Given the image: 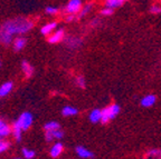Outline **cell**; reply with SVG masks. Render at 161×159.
Here are the masks:
<instances>
[{
    "instance_id": "6da1fadb",
    "label": "cell",
    "mask_w": 161,
    "mask_h": 159,
    "mask_svg": "<svg viewBox=\"0 0 161 159\" xmlns=\"http://www.w3.org/2000/svg\"><path fill=\"white\" fill-rule=\"evenodd\" d=\"M34 27V23L27 18L19 17L7 20L0 26V44L8 46L15 35H24Z\"/></svg>"
},
{
    "instance_id": "7a4b0ae2",
    "label": "cell",
    "mask_w": 161,
    "mask_h": 159,
    "mask_svg": "<svg viewBox=\"0 0 161 159\" xmlns=\"http://www.w3.org/2000/svg\"><path fill=\"white\" fill-rule=\"evenodd\" d=\"M121 111V108L119 105L116 104H112L110 105L108 107L104 108L102 110V118H101V124L106 125L110 120L114 119V118L120 114Z\"/></svg>"
},
{
    "instance_id": "3957f363",
    "label": "cell",
    "mask_w": 161,
    "mask_h": 159,
    "mask_svg": "<svg viewBox=\"0 0 161 159\" xmlns=\"http://www.w3.org/2000/svg\"><path fill=\"white\" fill-rule=\"evenodd\" d=\"M18 122L21 126L23 130L29 129V127L33 125V115L28 111H25L20 115V117L18 118Z\"/></svg>"
},
{
    "instance_id": "277c9868",
    "label": "cell",
    "mask_w": 161,
    "mask_h": 159,
    "mask_svg": "<svg viewBox=\"0 0 161 159\" xmlns=\"http://www.w3.org/2000/svg\"><path fill=\"white\" fill-rule=\"evenodd\" d=\"M82 8V0H69L65 7V11L69 15H75L80 13Z\"/></svg>"
},
{
    "instance_id": "5b68a950",
    "label": "cell",
    "mask_w": 161,
    "mask_h": 159,
    "mask_svg": "<svg viewBox=\"0 0 161 159\" xmlns=\"http://www.w3.org/2000/svg\"><path fill=\"white\" fill-rule=\"evenodd\" d=\"M75 151L78 157H80V158H83V159H91L94 157L93 152L91 151V150L86 149L85 147H83V146H77L75 148Z\"/></svg>"
},
{
    "instance_id": "8992f818",
    "label": "cell",
    "mask_w": 161,
    "mask_h": 159,
    "mask_svg": "<svg viewBox=\"0 0 161 159\" xmlns=\"http://www.w3.org/2000/svg\"><path fill=\"white\" fill-rule=\"evenodd\" d=\"M156 101H157V97L154 96V95L150 94V95H146V96L141 99L140 104L142 107L149 108V107H152V106L156 104Z\"/></svg>"
},
{
    "instance_id": "52a82bcc",
    "label": "cell",
    "mask_w": 161,
    "mask_h": 159,
    "mask_svg": "<svg viewBox=\"0 0 161 159\" xmlns=\"http://www.w3.org/2000/svg\"><path fill=\"white\" fill-rule=\"evenodd\" d=\"M64 35H65L64 30L58 29L56 30L53 35H50V37L48 38V41H49V44H58V42H60L64 39Z\"/></svg>"
},
{
    "instance_id": "ba28073f",
    "label": "cell",
    "mask_w": 161,
    "mask_h": 159,
    "mask_svg": "<svg viewBox=\"0 0 161 159\" xmlns=\"http://www.w3.org/2000/svg\"><path fill=\"white\" fill-rule=\"evenodd\" d=\"M63 149H64L63 144H62L60 141H58V142H56L55 145H53V147L50 148L49 154L53 158H57V157H59L60 154L63 152Z\"/></svg>"
},
{
    "instance_id": "9c48e42d",
    "label": "cell",
    "mask_w": 161,
    "mask_h": 159,
    "mask_svg": "<svg viewBox=\"0 0 161 159\" xmlns=\"http://www.w3.org/2000/svg\"><path fill=\"white\" fill-rule=\"evenodd\" d=\"M101 118H102V110L97 109V108L93 109L90 112V115H88V119H90L91 122H93V124L101 122Z\"/></svg>"
},
{
    "instance_id": "30bf717a",
    "label": "cell",
    "mask_w": 161,
    "mask_h": 159,
    "mask_svg": "<svg viewBox=\"0 0 161 159\" xmlns=\"http://www.w3.org/2000/svg\"><path fill=\"white\" fill-rule=\"evenodd\" d=\"M65 42L69 48L75 49V48H78L82 45V39L78 37H68L65 39Z\"/></svg>"
},
{
    "instance_id": "8fae6325",
    "label": "cell",
    "mask_w": 161,
    "mask_h": 159,
    "mask_svg": "<svg viewBox=\"0 0 161 159\" xmlns=\"http://www.w3.org/2000/svg\"><path fill=\"white\" fill-rule=\"evenodd\" d=\"M14 84L11 81H7L0 86V96L1 97H6L7 95H9L13 90Z\"/></svg>"
},
{
    "instance_id": "7c38bea8",
    "label": "cell",
    "mask_w": 161,
    "mask_h": 159,
    "mask_svg": "<svg viewBox=\"0 0 161 159\" xmlns=\"http://www.w3.org/2000/svg\"><path fill=\"white\" fill-rule=\"evenodd\" d=\"M13 129L8 126V124L3 119H0V137H8Z\"/></svg>"
},
{
    "instance_id": "4fadbf2b",
    "label": "cell",
    "mask_w": 161,
    "mask_h": 159,
    "mask_svg": "<svg viewBox=\"0 0 161 159\" xmlns=\"http://www.w3.org/2000/svg\"><path fill=\"white\" fill-rule=\"evenodd\" d=\"M14 50L15 51H20V50H23L25 48L26 44H27V39L23 37H18L16 39H14Z\"/></svg>"
},
{
    "instance_id": "5bb4252c",
    "label": "cell",
    "mask_w": 161,
    "mask_h": 159,
    "mask_svg": "<svg viewBox=\"0 0 161 159\" xmlns=\"http://www.w3.org/2000/svg\"><path fill=\"white\" fill-rule=\"evenodd\" d=\"M21 132H23V128H21V126H20L17 120V121H15L13 124V134H14V137H15V139L17 140L18 142L21 140Z\"/></svg>"
},
{
    "instance_id": "9a60e30c",
    "label": "cell",
    "mask_w": 161,
    "mask_h": 159,
    "mask_svg": "<svg viewBox=\"0 0 161 159\" xmlns=\"http://www.w3.org/2000/svg\"><path fill=\"white\" fill-rule=\"evenodd\" d=\"M78 114L77 108L72 107V106H65V107L62 109V115L64 117H73V116H76Z\"/></svg>"
},
{
    "instance_id": "2e32d148",
    "label": "cell",
    "mask_w": 161,
    "mask_h": 159,
    "mask_svg": "<svg viewBox=\"0 0 161 159\" xmlns=\"http://www.w3.org/2000/svg\"><path fill=\"white\" fill-rule=\"evenodd\" d=\"M21 69H23L24 74H25V76L27 78H29V77H31V76H33V74H34L33 66L30 65L28 61H26V60H24L23 64H21Z\"/></svg>"
},
{
    "instance_id": "e0dca14e",
    "label": "cell",
    "mask_w": 161,
    "mask_h": 159,
    "mask_svg": "<svg viewBox=\"0 0 161 159\" xmlns=\"http://www.w3.org/2000/svg\"><path fill=\"white\" fill-rule=\"evenodd\" d=\"M57 27V23H47V25L43 26V28H42V33H43L44 36L46 35H49L50 33H53V30H55V28Z\"/></svg>"
},
{
    "instance_id": "ac0fdd59",
    "label": "cell",
    "mask_w": 161,
    "mask_h": 159,
    "mask_svg": "<svg viewBox=\"0 0 161 159\" xmlns=\"http://www.w3.org/2000/svg\"><path fill=\"white\" fill-rule=\"evenodd\" d=\"M125 1H128V0H105V6L115 9V8L121 7Z\"/></svg>"
},
{
    "instance_id": "d6986e66",
    "label": "cell",
    "mask_w": 161,
    "mask_h": 159,
    "mask_svg": "<svg viewBox=\"0 0 161 159\" xmlns=\"http://www.w3.org/2000/svg\"><path fill=\"white\" fill-rule=\"evenodd\" d=\"M44 129L45 131H55L59 129V124L57 121H48L44 125Z\"/></svg>"
},
{
    "instance_id": "ffe728a7",
    "label": "cell",
    "mask_w": 161,
    "mask_h": 159,
    "mask_svg": "<svg viewBox=\"0 0 161 159\" xmlns=\"http://www.w3.org/2000/svg\"><path fill=\"white\" fill-rule=\"evenodd\" d=\"M92 8H93V5H92V3H87V5H85L82 9H80V13H78V18L85 17V16L90 13L91 10H92Z\"/></svg>"
},
{
    "instance_id": "44dd1931",
    "label": "cell",
    "mask_w": 161,
    "mask_h": 159,
    "mask_svg": "<svg viewBox=\"0 0 161 159\" xmlns=\"http://www.w3.org/2000/svg\"><path fill=\"white\" fill-rule=\"evenodd\" d=\"M23 155L26 159H33L35 157L36 152L31 149H28V148H23Z\"/></svg>"
},
{
    "instance_id": "7402d4cb",
    "label": "cell",
    "mask_w": 161,
    "mask_h": 159,
    "mask_svg": "<svg viewBox=\"0 0 161 159\" xmlns=\"http://www.w3.org/2000/svg\"><path fill=\"white\" fill-rule=\"evenodd\" d=\"M75 81H76V85H77L80 88H82V89H84V88L86 87L85 78H84L83 76H77L76 79H75Z\"/></svg>"
},
{
    "instance_id": "603a6c76",
    "label": "cell",
    "mask_w": 161,
    "mask_h": 159,
    "mask_svg": "<svg viewBox=\"0 0 161 159\" xmlns=\"http://www.w3.org/2000/svg\"><path fill=\"white\" fill-rule=\"evenodd\" d=\"M148 156L154 157V158H161V149H151L148 151Z\"/></svg>"
},
{
    "instance_id": "cb8c5ba5",
    "label": "cell",
    "mask_w": 161,
    "mask_h": 159,
    "mask_svg": "<svg viewBox=\"0 0 161 159\" xmlns=\"http://www.w3.org/2000/svg\"><path fill=\"white\" fill-rule=\"evenodd\" d=\"M10 147L9 141H5V140H0V154L1 152H5L6 150Z\"/></svg>"
},
{
    "instance_id": "d4e9b609",
    "label": "cell",
    "mask_w": 161,
    "mask_h": 159,
    "mask_svg": "<svg viewBox=\"0 0 161 159\" xmlns=\"http://www.w3.org/2000/svg\"><path fill=\"white\" fill-rule=\"evenodd\" d=\"M113 11H114V9L113 8H110V7H105V8H103V9L101 10V15L102 16H111L112 13H113Z\"/></svg>"
},
{
    "instance_id": "484cf974",
    "label": "cell",
    "mask_w": 161,
    "mask_h": 159,
    "mask_svg": "<svg viewBox=\"0 0 161 159\" xmlns=\"http://www.w3.org/2000/svg\"><path fill=\"white\" fill-rule=\"evenodd\" d=\"M150 13H153V15H158V13H161V6L159 5H154L150 8Z\"/></svg>"
},
{
    "instance_id": "4316f807",
    "label": "cell",
    "mask_w": 161,
    "mask_h": 159,
    "mask_svg": "<svg viewBox=\"0 0 161 159\" xmlns=\"http://www.w3.org/2000/svg\"><path fill=\"white\" fill-rule=\"evenodd\" d=\"M45 11H46V13H48V15H55V13H58V9L56 7H46V9H45Z\"/></svg>"
},
{
    "instance_id": "83f0119b",
    "label": "cell",
    "mask_w": 161,
    "mask_h": 159,
    "mask_svg": "<svg viewBox=\"0 0 161 159\" xmlns=\"http://www.w3.org/2000/svg\"><path fill=\"white\" fill-rule=\"evenodd\" d=\"M53 132H54V137H55V139H57V140H60L64 137V131H63V130L57 129V130H55V131H53Z\"/></svg>"
},
{
    "instance_id": "f1b7e54d",
    "label": "cell",
    "mask_w": 161,
    "mask_h": 159,
    "mask_svg": "<svg viewBox=\"0 0 161 159\" xmlns=\"http://www.w3.org/2000/svg\"><path fill=\"white\" fill-rule=\"evenodd\" d=\"M45 139H46V141H47V142L53 141V140L55 139V137H54V132L53 131H46Z\"/></svg>"
},
{
    "instance_id": "f546056e",
    "label": "cell",
    "mask_w": 161,
    "mask_h": 159,
    "mask_svg": "<svg viewBox=\"0 0 161 159\" xmlns=\"http://www.w3.org/2000/svg\"><path fill=\"white\" fill-rule=\"evenodd\" d=\"M101 23V21H100V19H93L92 21H91V27L92 28H96L98 25Z\"/></svg>"
},
{
    "instance_id": "4dcf8cb0",
    "label": "cell",
    "mask_w": 161,
    "mask_h": 159,
    "mask_svg": "<svg viewBox=\"0 0 161 159\" xmlns=\"http://www.w3.org/2000/svg\"><path fill=\"white\" fill-rule=\"evenodd\" d=\"M73 19H74V16H73V15H69V16L67 17V19H66V20H67V21H72Z\"/></svg>"
},
{
    "instance_id": "1f68e13d",
    "label": "cell",
    "mask_w": 161,
    "mask_h": 159,
    "mask_svg": "<svg viewBox=\"0 0 161 159\" xmlns=\"http://www.w3.org/2000/svg\"><path fill=\"white\" fill-rule=\"evenodd\" d=\"M147 159H158V158H154V157H150V156H149Z\"/></svg>"
},
{
    "instance_id": "d6a6232c",
    "label": "cell",
    "mask_w": 161,
    "mask_h": 159,
    "mask_svg": "<svg viewBox=\"0 0 161 159\" xmlns=\"http://www.w3.org/2000/svg\"><path fill=\"white\" fill-rule=\"evenodd\" d=\"M0 66H1V60H0Z\"/></svg>"
},
{
    "instance_id": "836d02e7",
    "label": "cell",
    "mask_w": 161,
    "mask_h": 159,
    "mask_svg": "<svg viewBox=\"0 0 161 159\" xmlns=\"http://www.w3.org/2000/svg\"><path fill=\"white\" fill-rule=\"evenodd\" d=\"M15 159H20V158H15Z\"/></svg>"
},
{
    "instance_id": "e575fe53",
    "label": "cell",
    "mask_w": 161,
    "mask_h": 159,
    "mask_svg": "<svg viewBox=\"0 0 161 159\" xmlns=\"http://www.w3.org/2000/svg\"><path fill=\"white\" fill-rule=\"evenodd\" d=\"M0 97H1V96H0Z\"/></svg>"
},
{
    "instance_id": "d590c367",
    "label": "cell",
    "mask_w": 161,
    "mask_h": 159,
    "mask_svg": "<svg viewBox=\"0 0 161 159\" xmlns=\"http://www.w3.org/2000/svg\"><path fill=\"white\" fill-rule=\"evenodd\" d=\"M160 159H161V158H160Z\"/></svg>"
}]
</instances>
